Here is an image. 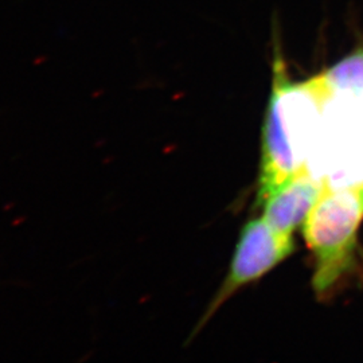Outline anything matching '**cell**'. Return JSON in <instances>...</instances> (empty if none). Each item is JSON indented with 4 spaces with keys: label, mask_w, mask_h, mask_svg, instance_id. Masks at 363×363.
I'll return each instance as SVG.
<instances>
[{
    "label": "cell",
    "mask_w": 363,
    "mask_h": 363,
    "mask_svg": "<svg viewBox=\"0 0 363 363\" xmlns=\"http://www.w3.org/2000/svg\"><path fill=\"white\" fill-rule=\"evenodd\" d=\"M286 72L284 60L276 46L273 60L272 93L262 128L257 202L295 172L306 169L304 162L298 157L295 147V128L289 118L291 115L284 91Z\"/></svg>",
    "instance_id": "7a4b0ae2"
},
{
    "label": "cell",
    "mask_w": 363,
    "mask_h": 363,
    "mask_svg": "<svg viewBox=\"0 0 363 363\" xmlns=\"http://www.w3.org/2000/svg\"><path fill=\"white\" fill-rule=\"evenodd\" d=\"M363 222V182L325 190L312 208L303 234L315 259L312 286L325 295L354 265Z\"/></svg>",
    "instance_id": "6da1fadb"
},
{
    "label": "cell",
    "mask_w": 363,
    "mask_h": 363,
    "mask_svg": "<svg viewBox=\"0 0 363 363\" xmlns=\"http://www.w3.org/2000/svg\"><path fill=\"white\" fill-rule=\"evenodd\" d=\"M325 187V182L315 179L307 169H300L259 201L262 217L279 233L292 235L306 222Z\"/></svg>",
    "instance_id": "277c9868"
},
{
    "label": "cell",
    "mask_w": 363,
    "mask_h": 363,
    "mask_svg": "<svg viewBox=\"0 0 363 363\" xmlns=\"http://www.w3.org/2000/svg\"><path fill=\"white\" fill-rule=\"evenodd\" d=\"M294 250L295 241L292 235L279 233L264 217L249 220L240 235L229 273L218 294L213 298L198 330L238 289L271 272L291 256Z\"/></svg>",
    "instance_id": "3957f363"
},
{
    "label": "cell",
    "mask_w": 363,
    "mask_h": 363,
    "mask_svg": "<svg viewBox=\"0 0 363 363\" xmlns=\"http://www.w3.org/2000/svg\"><path fill=\"white\" fill-rule=\"evenodd\" d=\"M320 77L333 99L363 96V49L351 52Z\"/></svg>",
    "instance_id": "5b68a950"
}]
</instances>
